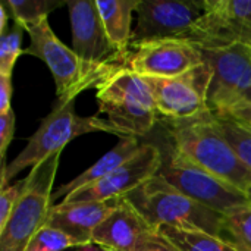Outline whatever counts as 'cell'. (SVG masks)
Here are the masks:
<instances>
[{
    "label": "cell",
    "instance_id": "obj_1",
    "mask_svg": "<svg viewBox=\"0 0 251 251\" xmlns=\"http://www.w3.org/2000/svg\"><path fill=\"white\" fill-rule=\"evenodd\" d=\"M168 132L172 149L191 163L244 193L251 187V171L222 135L210 112L188 121L168 122Z\"/></svg>",
    "mask_w": 251,
    "mask_h": 251
},
{
    "label": "cell",
    "instance_id": "obj_2",
    "mask_svg": "<svg viewBox=\"0 0 251 251\" xmlns=\"http://www.w3.org/2000/svg\"><path fill=\"white\" fill-rule=\"evenodd\" d=\"M74 104L75 101H57L21 153L9 165L1 163V190L6 188L7 182H12V179L24 169L35 168L41 162L60 154L65 146L79 135L90 132H107L122 138L121 132L107 119H101L99 116H79L75 112Z\"/></svg>",
    "mask_w": 251,
    "mask_h": 251
},
{
    "label": "cell",
    "instance_id": "obj_3",
    "mask_svg": "<svg viewBox=\"0 0 251 251\" xmlns=\"http://www.w3.org/2000/svg\"><path fill=\"white\" fill-rule=\"evenodd\" d=\"M29 46L24 54L41 59L53 75L59 103L75 101L85 90L100 87L109 76L124 66H99L82 60L72 47L63 44L49 25L47 18L25 28Z\"/></svg>",
    "mask_w": 251,
    "mask_h": 251
},
{
    "label": "cell",
    "instance_id": "obj_4",
    "mask_svg": "<svg viewBox=\"0 0 251 251\" xmlns=\"http://www.w3.org/2000/svg\"><path fill=\"white\" fill-rule=\"evenodd\" d=\"M153 226L197 229L222 237L224 215L215 212L156 175L125 197Z\"/></svg>",
    "mask_w": 251,
    "mask_h": 251
},
{
    "label": "cell",
    "instance_id": "obj_5",
    "mask_svg": "<svg viewBox=\"0 0 251 251\" xmlns=\"http://www.w3.org/2000/svg\"><path fill=\"white\" fill-rule=\"evenodd\" d=\"M96 91L99 113L106 115L122 138L144 137L156 125L159 116L150 85L126 66L118 69Z\"/></svg>",
    "mask_w": 251,
    "mask_h": 251
},
{
    "label": "cell",
    "instance_id": "obj_6",
    "mask_svg": "<svg viewBox=\"0 0 251 251\" xmlns=\"http://www.w3.org/2000/svg\"><path fill=\"white\" fill-rule=\"evenodd\" d=\"M59 162L60 154H56L31 169L24 193L0 231V251H26L31 238L46 226Z\"/></svg>",
    "mask_w": 251,
    "mask_h": 251
},
{
    "label": "cell",
    "instance_id": "obj_7",
    "mask_svg": "<svg viewBox=\"0 0 251 251\" xmlns=\"http://www.w3.org/2000/svg\"><path fill=\"white\" fill-rule=\"evenodd\" d=\"M203 57L212 71L209 112L218 115L240 106H251V47L203 50Z\"/></svg>",
    "mask_w": 251,
    "mask_h": 251
},
{
    "label": "cell",
    "instance_id": "obj_8",
    "mask_svg": "<svg viewBox=\"0 0 251 251\" xmlns=\"http://www.w3.org/2000/svg\"><path fill=\"white\" fill-rule=\"evenodd\" d=\"M159 176L182 194L222 215L250 203L244 191L191 163L172 147L168 157L163 156Z\"/></svg>",
    "mask_w": 251,
    "mask_h": 251
},
{
    "label": "cell",
    "instance_id": "obj_9",
    "mask_svg": "<svg viewBox=\"0 0 251 251\" xmlns=\"http://www.w3.org/2000/svg\"><path fill=\"white\" fill-rule=\"evenodd\" d=\"M159 119L181 122L197 118L207 109L212 71L206 62L174 78H146Z\"/></svg>",
    "mask_w": 251,
    "mask_h": 251
},
{
    "label": "cell",
    "instance_id": "obj_10",
    "mask_svg": "<svg viewBox=\"0 0 251 251\" xmlns=\"http://www.w3.org/2000/svg\"><path fill=\"white\" fill-rule=\"evenodd\" d=\"M184 38L201 50L251 47V1L206 0L203 16Z\"/></svg>",
    "mask_w": 251,
    "mask_h": 251
},
{
    "label": "cell",
    "instance_id": "obj_11",
    "mask_svg": "<svg viewBox=\"0 0 251 251\" xmlns=\"http://www.w3.org/2000/svg\"><path fill=\"white\" fill-rule=\"evenodd\" d=\"M162 166V150L153 143H143L138 153L109 176L69 194L60 203L109 201L125 199L138 187L159 175Z\"/></svg>",
    "mask_w": 251,
    "mask_h": 251
},
{
    "label": "cell",
    "instance_id": "obj_12",
    "mask_svg": "<svg viewBox=\"0 0 251 251\" xmlns=\"http://www.w3.org/2000/svg\"><path fill=\"white\" fill-rule=\"evenodd\" d=\"M206 0H141L132 44L184 38L203 16Z\"/></svg>",
    "mask_w": 251,
    "mask_h": 251
},
{
    "label": "cell",
    "instance_id": "obj_13",
    "mask_svg": "<svg viewBox=\"0 0 251 251\" xmlns=\"http://www.w3.org/2000/svg\"><path fill=\"white\" fill-rule=\"evenodd\" d=\"M203 62V50L194 43L185 38H171L132 44L126 68L143 78H174Z\"/></svg>",
    "mask_w": 251,
    "mask_h": 251
},
{
    "label": "cell",
    "instance_id": "obj_14",
    "mask_svg": "<svg viewBox=\"0 0 251 251\" xmlns=\"http://www.w3.org/2000/svg\"><path fill=\"white\" fill-rule=\"evenodd\" d=\"M72 28V50L85 62L99 66H126L128 56L110 41L96 1L68 0Z\"/></svg>",
    "mask_w": 251,
    "mask_h": 251
},
{
    "label": "cell",
    "instance_id": "obj_15",
    "mask_svg": "<svg viewBox=\"0 0 251 251\" xmlns=\"http://www.w3.org/2000/svg\"><path fill=\"white\" fill-rule=\"evenodd\" d=\"M93 243L116 251H157L166 240L160 228L149 224L126 199H122L112 215L94 231Z\"/></svg>",
    "mask_w": 251,
    "mask_h": 251
},
{
    "label": "cell",
    "instance_id": "obj_16",
    "mask_svg": "<svg viewBox=\"0 0 251 251\" xmlns=\"http://www.w3.org/2000/svg\"><path fill=\"white\" fill-rule=\"evenodd\" d=\"M121 200L59 203L51 206L46 225L66 232L75 238L79 246H85L93 243L94 231L112 215Z\"/></svg>",
    "mask_w": 251,
    "mask_h": 251
},
{
    "label": "cell",
    "instance_id": "obj_17",
    "mask_svg": "<svg viewBox=\"0 0 251 251\" xmlns=\"http://www.w3.org/2000/svg\"><path fill=\"white\" fill-rule=\"evenodd\" d=\"M141 143L137 137H124L121 141L107 153H104L94 165H91L87 171L79 174L76 178L69 181L68 184H63L59 190H56L51 196V200H65L69 194L91 185L106 176H109L112 172H115L118 168H121L126 160H129L132 156L138 153L141 149Z\"/></svg>",
    "mask_w": 251,
    "mask_h": 251
},
{
    "label": "cell",
    "instance_id": "obj_18",
    "mask_svg": "<svg viewBox=\"0 0 251 251\" xmlns=\"http://www.w3.org/2000/svg\"><path fill=\"white\" fill-rule=\"evenodd\" d=\"M141 0L96 1L112 44L126 56H129V47L132 43V13L137 12Z\"/></svg>",
    "mask_w": 251,
    "mask_h": 251
},
{
    "label": "cell",
    "instance_id": "obj_19",
    "mask_svg": "<svg viewBox=\"0 0 251 251\" xmlns=\"http://www.w3.org/2000/svg\"><path fill=\"white\" fill-rule=\"evenodd\" d=\"M160 234L178 251H238L225 240L197 229H179L163 226Z\"/></svg>",
    "mask_w": 251,
    "mask_h": 251
},
{
    "label": "cell",
    "instance_id": "obj_20",
    "mask_svg": "<svg viewBox=\"0 0 251 251\" xmlns=\"http://www.w3.org/2000/svg\"><path fill=\"white\" fill-rule=\"evenodd\" d=\"M213 115V113H212ZM215 122L226 138L240 160L251 171V126L249 124L228 115L219 113L213 115Z\"/></svg>",
    "mask_w": 251,
    "mask_h": 251
},
{
    "label": "cell",
    "instance_id": "obj_21",
    "mask_svg": "<svg viewBox=\"0 0 251 251\" xmlns=\"http://www.w3.org/2000/svg\"><path fill=\"white\" fill-rule=\"evenodd\" d=\"M221 238L238 251H251V203L231 209L224 215Z\"/></svg>",
    "mask_w": 251,
    "mask_h": 251
},
{
    "label": "cell",
    "instance_id": "obj_22",
    "mask_svg": "<svg viewBox=\"0 0 251 251\" xmlns=\"http://www.w3.org/2000/svg\"><path fill=\"white\" fill-rule=\"evenodd\" d=\"M9 10L10 19L24 28L46 19L53 10L66 4L59 0H3Z\"/></svg>",
    "mask_w": 251,
    "mask_h": 251
},
{
    "label": "cell",
    "instance_id": "obj_23",
    "mask_svg": "<svg viewBox=\"0 0 251 251\" xmlns=\"http://www.w3.org/2000/svg\"><path fill=\"white\" fill-rule=\"evenodd\" d=\"M24 26L13 22L12 28L1 35L0 41V76H12L13 66L21 54H24L22 50V35H24Z\"/></svg>",
    "mask_w": 251,
    "mask_h": 251
},
{
    "label": "cell",
    "instance_id": "obj_24",
    "mask_svg": "<svg viewBox=\"0 0 251 251\" xmlns=\"http://www.w3.org/2000/svg\"><path fill=\"white\" fill-rule=\"evenodd\" d=\"M76 247H79V243L75 238L60 229L46 225L31 238L26 251H63Z\"/></svg>",
    "mask_w": 251,
    "mask_h": 251
},
{
    "label": "cell",
    "instance_id": "obj_25",
    "mask_svg": "<svg viewBox=\"0 0 251 251\" xmlns=\"http://www.w3.org/2000/svg\"><path fill=\"white\" fill-rule=\"evenodd\" d=\"M25 184H26V178L15 181L13 184L10 182V185H7L6 188L1 190V193H0V231L7 224L19 197L24 193Z\"/></svg>",
    "mask_w": 251,
    "mask_h": 251
},
{
    "label": "cell",
    "instance_id": "obj_26",
    "mask_svg": "<svg viewBox=\"0 0 251 251\" xmlns=\"http://www.w3.org/2000/svg\"><path fill=\"white\" fill-rule=\"evenodd\" d=\"M15 132V113L13 110H9L3 115H0V156L1 163H6V151L7 147L13 138Z\"/></svg>",
    "mask_w": 251,
    "mask_h": 251
},
{
    "label": "cell",
    "instance_id": "obj_27",
    "mask_svg": "<svg viewBox=\"0 0 251 251\" xmlns=\"http://www.w3.org/2000/svg\"><path fill=\"white\" fill-rule=\"evenodd\" d=\"M12 76H0V115L12 110Z\"/></svg>",
    "mask_w": 251,
    "mask_h": 251
},
{
    "label": "cell",
    "instance_id": "obj_28",
    "mask_svg": "<svg viewBox=\"0 0 251 251\" xmlns=\"http://www.w3.org/2000/svg\"><path fill=\"white\" fill-rule=\"evenodd\" d=\"M226 113L237 118V119H240V121H243V122H246V124H249L251 126V106H240V107H235V109H232V110H229Z\"/></svg>",
    "mask_w": 251,
    "mask_h": 251
},
{
    "label": "cell",
    "instance_id": "obj_29",
    "mask_svg": "<svg viewBox=\"0 0 251 251\" xmlns=\"http://www.w3.org/2000/svg\"><path fill=\"white\" fill-rule=\"evenodd\" d=\"M10 18L7 7L4 6V3H0V35H4L7 32V19Z\"/></svg>",
    "mask_w": 251,
    "mask_h": 251
},
{
    "label": "cell",
    "instance_id": "obj_30",
    "mask_svg": "<svg viewBox=\"0 0 251 251\" xmlns=\"http://www.w3.org/2000/svg\"><path fill=\"white\" fill-rule=\"evenodd\" d=\"M76 251H116L110 247H106V246H101V244H96V243H90V244H85V246H79L75 249Z\"/></svg>",
    "mask_w": 251,
    "mask_h": 251
},
{
    "label": "cell",
    "instance_id": "obj_31",
    "mask_svg": "<svg viewBox=\"0 0 251 251\" xmlns=\"http://www.w3.org/2000/svg\"><path fill=\"white\" fill-rule=\"evenodd\" d=\"M157 251H178V250H176V249H174L171 244H168V243H166V244H165V246H163L160 250H157Z\"/></svg>",
    "mask_w": 251,
    "mask_h": 251
},
{
    "label": "cell",
    "instance_id": "obj_32",
    "mask_svg": "<svg viewBox=\"0 0 251 251\" xmlns=\"http://www.w3.org/2000/svg\"><path fill=\"white\" fill-rule=\"evenodd\" d=\"M246 196H247L249 201H250V203H251V187H249V190L246 191Z\"/></svg>",
    "mask_w": 251,
    "mask_h": 251
}]
</instances>
